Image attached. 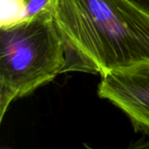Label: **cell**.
Returning a JSON list of instances; mask_svg holds the SVG:
<instances>
[{
  "instance_id": "7a4b0ae2",
  "label": "cell",
  "mask_w": 149,
  "mask_h": 149,
  "mask_svg": "<svg viewBox=\"0 0 149 149\" xmlns=\"http://www.w3.org/2000/svg\"><path fill=\"white\" fill-rule=\"evenodd\" d=\"M66 46L51 10L1 24L0 121L10 104L65 72Z\"/></svg>"
},
{
  "instance_id": "8992f818",
  "label": "cell",
  "mask_w": 149,
  "mask_h": 149,
  "mask_svg": "<svg viewBox=\"0 0 149 149\" xmlns=\"http://www.w3.org/2000/svg\"><path fill=\"white\" fill-rule=\"evenodd\" d=\"M144 133H146V134H149V126L148 127H147V128H146V129H145V130H144Z\"/></svg>"
},
{
  "instance_id": "6da1fadb",
  "label": "cell",
  "mask_w": 149,
  "mask_h": 149,
  "mask_svg": "<svg viewBox=\"0 0 149 149\" xmlns=\"http://www.w3.org/2000/svg\"><path fill=\"white\" fill-rule=\"evenodd\" d=\"M66 72L107 73L149 63V15L128 0H54Z\"/></svg>"
},
{
  "instance_id": "5b68a950",
  "label": "cell",
  "mask_w": 149,
  "mask_h": 149,
  "mask_svg": "<svg viewBox=\"0 0 149 149\" xmlns=\"http://www.w3.org/2000/svg\"><path fill=\"white\" fill-rule=\"evenodd\" d=\"M149 15V0H128Z\"/></svg>"
},
{
  "instance_id": "3957f363",
  "label": "cell",
  "mask_w": 149,
  "mask_h": 149,
  "mask_svg": "<svg viewBox=\"0 0 149 149\" xmlns=\"http://www.w3.org/2000/svg\"><path fill=\"white\" fill-rule=\"evenodd\" d=\"M98 94L126 113L136 131L149 126V63L101 76Z\"/></svg>"
},
{
  "instance_id": "277c9868",
  "label": "cell",
  "mask_w": 149,
  "mask_h": 149,
  "mask_svg": "<svg viewBox=\"0 0 149 149\" xmlns=\"http://www.w3.org/2000/svg\"><path fill=\"white\" fill-rule=\"evenodd\" d=\"M54 0H19L23 15L22 18L31 17L45 10H51Z\"/></svg>"
}]
</instances>
